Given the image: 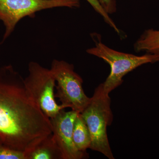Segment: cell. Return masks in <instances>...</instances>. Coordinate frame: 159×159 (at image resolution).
<instances>
[{
  "mask_svg": "<svg viewBox=\"0 0 159 159\" xmlns=\"http://www.w3.org/2000/svg\"><path fill=\"white\" fill-rule=\"evenodd\" d=\"M52 134L51 120L34 101L25 79L13 66L0 68V139L27 152Z\"/></svg>",
  "mask_w": 159,
  "mask_h": 159,
  "instance_id": "6da1fadb",
  "label": "cell"
},
{
  "mask_svg": "<svg viewBox=\"0 0 159 159\" xmlns=\"http://www.w3.org/2000/svg\"><path fill=\"white\" fill-rule=\"evenodd\" d=\"M111 99L102 83L96 89L90 102L80 114L88 128L91 139L90 148L114 159L107 134V127L111 124L113 116Z\"/></svg>",
  "mask_w": 159,
  "mask_h": 159,
  "instance_id": "7a4b0ae2",
  "label": "cell"
},
{
  "mask_svg": "<svg viewBox=\"0 0 159 159\" xmlns=\"http://www.w3.org/2000/svg\"><path fill=\"white\" fill-rule=\"evenodd\" d=\"M91 36L95 46L86 52L103 60L110 66V73L102 83L104 90L109 94L122 84L123 77L131 71L145 64L159 61V55L148 53L137 56L119 52L102 43L101 36L98 33H92Z\"/></svg>",
  "mask_w": 159,
  "mask_h": 159,
  "instance_id": "3957f363",
  "label": "cell"
},
{
  "mask_svg": "<svg viewBox=\"0 0 159 159\" xmlns=\"http://www.w3.org/2000/svg\"><path fill=\"white\" fill-rule=\"evenodd\" d=\"M50 69L57 83L55 98L66 108L80 113L90 102L91 98L84 93L82 78L74 70V66L65 61L54 59Z\"/></svg>",
  "mask_w": 159,
  "mask_h": 159,
  "instance_id": "277c9868",
  "label": "cell"
},
{
  "mask_svg": "<svg viewBox=\"0 0 159 159\" xmlns=\"http://www.w3.org/2000/svg\"><path fill=\"white\" fill-rule=\"evenodd\" d=\"M80 0H0V21L5 27L2 43L14 31L23 18L45 9L61 7L77 8Z\"/></svg>",
  "mask_w": 159,
  "mask_h": 159,
  "instance_id": "5b68a950",
  "label": "cell"
},
{
  "mask_svg": "<svg viewBox=\"0 0 159 159\" xmlns=\"http://www.w3.org/2000/svg\"><path fill=\"white\" fill-rule=\"evenodd\" d=\"M28 70L29 75L25 79L26 87L45 115L50 119L54 118L66 108L57 104L55 100L56 80L51 69L44 67L35 61H31Z\"/></svg>",
  "mask_w": 159,
  "mask_h": 159,
  "instance_id": "8992f818",
  "label": "cell"
},
{
  "mask_svg": "<svg viewBox=\"0 0 159 159\" xmlns=\"http://www.w3.org/2000/svg\"><path fill=\"white\" fill-rule=\"evenodd\" d=\"M63 109L54 118L50 119L52 135L59 147L62 159H82L89 157L86 152L80 151L74 145L73 128L75 119L79 113Z\"/></svg>",
  "mask_w": 159,
  "mask_h": 159,
  "instance_id": "52a82bcc",
  "label": "cell"
},
{
  "mask_svg": "<svg viewBox=\"0 0 159 159\" xmlns=\"http://www.w3.org/2000/svg\"><path fill=\"white\" fill-rule=\"evenodd\" d=\"M25 153L26 159H62L61 152L52 134Z\"/></svg>",
  "mask_w": 159,
  "mask_h": 159,
  "instance_id": "ba28073f",
  "label": "cell"
},
{
  "mask_svg": "<svg viewBox=\"0 0 159 159\" xmlns=\"http://www.w3.org/2000/svg\"><path fill=\"white\" fill-rule=\"evenodd\" d=\"M73 138L74 145L80 151L86 152L87 149L90 148V134L80 113L78 114L74 122Z\"/></svg>",
  "mask_w": 159,
  "mask_h": 159,
  "instance_id": "9c48e42d",
  "label": "cell"
},
{
  "mask_svg": "<svg viewBox=\"0 0 159 159\" xmlns=\"http://www.w3.org/2000/svg\"><path fill=\"white\" fill-rule=\"evenodd\" d=\"M134 49L137 52L146 51L159 55V31L146 30L135 43Z\"/></svg>",
  "mask_w": 159,
  "mask_h": 159,
  "instance_id": "30bf717a",
  "label": "cell"
},
{
  "mask_svg": "<svg viewBox=\"0 0 159 159\" xmlns=\"http://www.w3.org/2000/svg\"><path fill=\"white\" fill-rule=\"evenodd\" d=\"M89 4L92 6L95 11L99 13L102 17L106 23L108 24L111 28L115 30L118 34H120V30L116 25L114 21L110 17L109 15L104 10L102 6L100 5L98 0H86Z\"/></svg>",
  "mask_w": 159,
  "mask_h": 159,
  "instance_id": "8fae6325",
  "label": "cell"
},
{
  "mask_svg": "<svg viewBox=\"0 0 159 159\" xmlns=\"http://www.w3.org/2000/svg\"><path fill=\"white\" fill-rule=\"evenodd\" d=\"M0 159H26L25 152L0 145Z\"/></svg>",
  "mask_w": 159,
  "mask_h": 159,
  "instance_id": "7c38bea8",
  "label": "cell"
},
{
  "mask_svg": "<svg viewBox=\"0 0 159 159\" xmlns=\"http://www.w3.org/2000/svg\"><path fill=\"white\" fill-rule=\"evenodd\" d=\"M100 5L109 15L113 14L117 10L116 2L115 0H98Z\"/></svg>",
  "mask_w": 159,
  "mask_h": 159,
  "instance_id": "4fadbf2b",
  "label": "cell"
},
{
  "mask_svg": "<svg viewBox=\"0 0 159 159\" xmlns=\"http://www.w3.org/2000/svg\"><path fill=\"white\" fill-rule=\"evenodd\" d=\"M2 141H1V139H0V145H2Z\"/></svg>",
  "mask_w": 159,
  "mask_h": 159,
  "instance_id": "5bb4252c",
  "label": "cell"
}]
</instances>
